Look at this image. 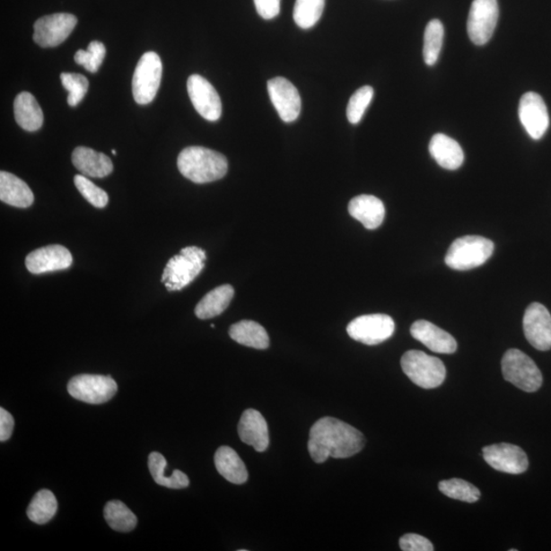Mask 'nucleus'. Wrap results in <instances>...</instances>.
Here are the masks:
<instances>
[{"label": "nucleus", "mask_w": 551, "mask_h": 551, "mask_svg": "<svg viewBox=\"0 0 551 551\" xmlns=\"http://www.w3.org/2000/svg\"><path fill=\"white\" fill-rule=\"evenodd\" d=\"M308 446L312 460L322 464L329 458L347 459L359 453L364 437L349 424L325 416L312 425Z\"/></svg>", "instance_id": "1"}, {"label": "nucleus", "mask_w": 551, "mask_h": 551, "mask_svg": "<svg viewBox=\"0 0 551 551\" xmlns=\"http://www.w3.org/2000/svg\"><path fill=\"white\" fill-rule=\"evenodd\" d=\"M178 169L197 184L220 180L228 172V161L218 152L201 146L185 148L178 156Z\"/></svg>", "instance_id": "2"}, {"label": "nucleus", "mask_w": 551, "mask_h": 551, "mask_svg": "<svg viewBox=\"0 0 551 551\" xmlns=\"http://www.w3.org/2000/svg\"><path fill=\"white\" fill-rule=\"evenodd\" d=\"M206 253L197 247L183 249L171 258L163 270L162 282L169 292H179L188 287L203 272Z\"/></svg>", "instance_id": "3"}, {"label": "nucleus", "mask_w": 551, "mask_h": 551, "mask_svg": "<svg viewBox=\"0 0 551 551\" xmlns=\"http://www.w3.org/2000/svg\"><path fill=\"white\" fill-rule=\"evenodd\" d=\"M494 250V243L485 237H460L450 245L446 253L445 264L457 271L472 270L485 264Z\"/></svg>", "instance_id": "4"}, {"label": "nucleus", "mask_w": 551, "mask_h": 551, "mask_svg": "<svg viewBox=\"0 0 551 551\" xmlns=\"http://www.w3.org/2000/svg\"><path fill=\"white\" fill-rule=\"evenodd\" d=\"M401 368L413 383L424 389L441 386L446 377V369L438 357L420 351H408L401 357Z\"/></svg>", "instance_id": "5"}, {"label": "nucleus", "mask_w": 551, "mask_h": 551, "mask_svg": "<svg viewBox=\"0 0 551 551\" xmlns=\"http://www.w3.org/2000/svg\"><path fill=\"white\" fill-rule=\"evenodd\" d=\"M502 369L504 380L520 390L535 392L542 385V374L538 364L519 349H509L504 354Z\"/></svg>", "instance_id": "6"}, {"label": "nucleus", "mask_w": 551, "mask_h": 551, "mask_svg": "<svg viewBox=\"0 0 551 551\" xmlns=\"http://www.w3.org/2000/svg\"><path fill=\"white\" fill-rule=\"evenodd\" d=\"M162 73L161 57L148 51L139 59L132 81L133 98L138 104L151 103L158 94Z\"/></svg>", "instance_id": "7"}, {"label": "nucleus", "mask_w": 551, "mask_h": 551, "mask_svg": "<svg viewBox=\"0 0 551 551\" xmlns=\"http://www.w3.org/2000/svg\"><path fill=\"white\" fill-rule=\"evenodd\" d=\"M71 397L91 405H101L114 398L118 385L110 376L78 375L70 380Z\"/></svg>", "instance_id": "8"}, {"label": "nucleus", "mask_w": 551, "mask_h": 551, "mask_svg": "<svg viewBox=\"0 0 551 551\" xmlns=\"http://www.w3.org/2000/svg\"><path fill=\"white\" fill-rule=\"evenodd\" d=\"M346 330L354 340L367 345H377L392 337L396 324L387 315H366L354 319Z\"/></svg>", "instance_id": "9"}, {"label": "nucleus", "mask_w": 551, "mask_h": 551, "mask_svg": "<svg viewBox=\"0 0 551 551\" xmlns=\"http://www.w3.org/2000/svg\"><path fill=\"white\" fill-rule=\"evenodd\" d=\"M497 0H474L468 19V34L476 46H484L493 37L498 21Z\"/></svg>", "instance_id": "10"}, {"label": "nucleus", "mask_w": 551, "mask_h": 551, "mask_svg": "<svg viewBox=\"0 0 551 551\" xmlns=\"http://www.w3.org/2000/svg\"><path fill=\"white\" fill-rule=\"evenodd\" d=\"M78 20L71 13H54L37 20L34 41L41 48H56L62 44L75 29Z\"/></svg>", "instance_id": "11"}, {"label": "nucleus", "mask_w": 551, "mask_h": 551, "mask_svg": "<svg viewBox=\"0 0 551 551\" xmlns=\"http://www.w3.org/2000/svg\"><path fill=\"white\" fill-rule=\"evenodd\" d=\"M482 453L486 463L496 471L519 475L528 470L527 454L517 445L510 443L493 444L485 446Z\"/></svg>", "instance_id": "12"}, {"label": "nucleus", "mask_w": 551, "mask_h": 551, "mask_svg": "<svg viewBox=\"0 0 551 551\" xmlns=\"http://www.w3.org/2000/svg\"><path fill=\"white\" fill-rule=\"evenodd\" d=\"M524 333L529 344L541 352L551 348V315L538 302L529 305L523 319Z\"/></svg>", "instance_id": "13"}, {"label": "nucleus", "mask_w": 551, "mask_h": 551, "mask_svg": "<svg viewBox=\"0 0 551 551\" xmlns=\"http://www.w3.org/2000/svg\"><path fill=\"white\" fill-rule=\"evenodd\" d=\"M267 92L283 122L292 123L300 117L302 99L292 82L282 77L273 78L267 82Z\"/></svg>", "instance_id": "14"}, {"label": "nucleus", "mask_w": 551, "mask_h": 551, "mask_svg": "<svg viewBox=\"0 0 551 551\" xmlns=\"http://www.w3.org/2000/svg\"><path fill=\"white\" fill-rule=\"evenodd\" d=\"M189 98L197 113L210 122L222 116V101L214 86L204 77L192 75L188 81Z\"/></svg>", "instance_id": "15"}, {"label": "nucleus", "mask_w": 551, "mask_h": 551, "mask_svg": "<svg viewBox=\"0 0 551 551\" xmlns=\"http://www.w3.org/2000/svg\"><path fill=\"white\" fill-rule=\"evenodd\" d=\"M520 121L534 140L545 136L549 126V116L545 101L535 92H527L519 104Z\"/></svg>", "instance_id": "16"}, {"label": "nucleus", "mask_w": 551, "mask_h": 551, "mask_svg": "<svg viewBox=\"0 0 551 551\" xmlns=\"http://www.w3.org/2000/svg\"><path fill=\"white\" fill-rule=\"evenodd\" d=\"M72 263L69 249L58 244L36 249L26 258L27 270L34 275L66 270Z\"/></svg>", "instance_id": "17"}, {"label": "nucleus", "mask_w": 551, "mask_h": 551, "mask_svg": "<svg viewBox=\"0 0 551 551\" xmlns=\"http://www.w3.org/2000/svg\"><path fill=\"white\" fill-rule=\"evenodd\" d=\"M411 334L432 352L445 354L457 352V340L450 333L425 319L415 322L411 327Z\"/></svg>", "instance_id": "18"}, {"label": "nucleus", "mask_w": 551, "mask_h": 551, "mask_svg": "<svg viewBox=\"0 0 551 551\" xmlns=\"http://www.w3.org/2000/svg\"><path fill=\"white\" fill-rule=\"evenodd\" d=\"M238 434L242 442L251 445L258 452H264L269 448L267 424L263 415L256 409L249 408L242 414Z\"/></svg>", "instance_id": "19"}, {"label": "nucleus", "mask_w": 551, "mask_h": 551, "mask_svg": "<svg viewBox=\"0 0 551 551\" xmlns=\"http://www.w3.org/2000/svg\"><path fill=\"white\" fill-rule=\"evenodd\" d=\"M72 162L82 175L86 177H107L114 170L113 162L108 155L85 146L75 148L72 154Z\"/></svg>", "instance_id": "20"}, {"label": "nucleus", "mask_w": 551, "mask_h": 551, "mask_svg": "<svg viewBox=\"0 0 551 551\" xmlns=\"http://www.w3.org/2000/svg\"><path fill=\"white\" fill-rule=\"evenodd\" d=\"M348 212L352 217L360 221L364 228L375 230L382 225L385 218V206L381 200L373 196L363 195L351 200Z\"/></svg>", "instance_id": "21"}, {"label": "nucleus", "mask_w": 551, "mask_h": 551, "mask_svg": "<svg viewBox=\"0 0 551 551\" xmlns=\"http://www.w3.org/2000/svg\"><path fill=\"white\" fill-rule=\"evenodd\" d=\"M429 152L438 165L445 170H458L465 160L463 148L456 140L442 133L432 137Z\"/></svg>", "instance_id": "22"}, {"label": "nucleus", "mask_w": 551, "mask_h": 551, "mask_svg": "<svg viewBox=\"0 0 551 551\" xmlns=\"http://www.w3.org/2000/svg\"><path fill=\"white\" fill-rule=\"evenodd\" d=\"M0 200L14 207L27 208L34 203V195L20 178L2 171L0 173Z\"/></svg>", "instance_id": "23"}, {"label": "nucleus", "mask_w": 551, "mask_h": 551, "mask_svg": "<svg viewBox=\"0 0 551 551\" xmlns=\"http://www.w3.org/2000/svg\"><path fill=\"white\" fill-rule=\"evenodd\" d=\"M14 118L21 128L29 132L39 130L43 125V111L31 93H20L13 103Z\"/></svg>", "instance_id": "24"}, {"label": "nucleus", "mask_w": 551, "mask_h": 551, "mask_svg": "<svg viewBox=\"0 0 551 551\" xmlns=\"http://www.w3.org/2000/svg\"><path fill=\"white\" fill-rule=\"evenodd\" d=\"M214 465L224 478L237 485L248 481L249 472L238 453L229 448L221 446L214 454Z\"/></svg>", "instance_id": "25"}, {"label": "nucleus", "mask_w": 551, "mask_h": 551, "mask_svg": "<svg viewBox=\"0 0 551 551\" xmlns=\"http://www.w3.org/2000/svg\"><path fill=\"white\" fill-rule=\"evenodd\" d=\"M234 297V288L229 284L222 285L205 295L196 308V315L200 319L218 317L226 310Z\"/></svg>", "instance_id": "26"}, {"label": "nucleus", "mask_w": 551, "mask_h": 551, "mask_svg": "<svg viewBox=\"0 0 551 551\" xmlns=\"http://www.w3.org/2000/svg\"><path fill=\"white\" fill-rule=\"evenodd\" d=\"M230 337L237 344L256 349H267L270 345L269 335L257 322L241 321L231 326Z\"/></svg>", "instance_id": "27"}, {"label": "nucleus", "mask_w": 551, "mask_h": 551, "mask_svg": "<svg viewBox=\"0 0 551 551\" xmlns=\"http://www.w3.org/2000/svg\"><path fill=\"white\" fill-rule=\"evenodd\" d=\"M148 468L156 484L171 489H182L189 486L188 475L176 470L170 477L166 476L167 460L160 452H152L148 458Z\"/></svg>", "instance_id": "28"}, {"label": "nucleus", "mask_w": 551, "mask_h": 551, "mask_svg": "<svg viewBox=\"0 0 551 551\" xmlns=\"http://www.w3.org/2000/svg\"><path fill=\"white\" fill-rule=\"evenodd\" d=\"M57 511V502L55 494L48 489H42L30 503L27 516L32 522L43 525L48 523L56 516Z\"/></svg>", "instance_id": "29"}, {"label": "nucleus", "mask_w": 551, "mask_h": 551, "mask_svg": "<svg viewBox=\"0 0 551 551\" xmlns=\"http://www.w3.org/2000/svg\"><path fill=\"white\" fill-rule=\"evenodd\" d=\"M104 519L111 529L118 532H130L137 526V518L120 501L109 502L104 506Z\"/></svg>", "instance_id": "30"}, {"label": "nucleus", "mask_w": 551, "mask_h": 551, "mask_svg": "<svg viewBox=\"0 0 551 551\" xmlns=\"http://www.w3.org/2000/svg\"><path fill=\"white\" fill-rule=\"evenodd\" d=\"M444 39V27L441 21L429 22L424 35L423 57L428 66H434L441 56Z\"/></svg>", "instance_id": "31"}, {"label": "nucleus", "mask_w": 551, "mask_h": 551, "mask_svg": "<svg viewBox=\"0 0 551 551\" xmlns=\"http://www.w3.org/2000/svg\"><path fill=\"white\" fill-rule=\"evenodd\" d=\"M326 0H296L293 19L302 29L314 27L321 19Z\"/></svg>", "instance_id": "32"}, {"label": "nucleus", "mask_w": 551, "mask_h": 551, "mask_svg": "<svg viewBox=\"0 0 551 551\" xmlns=\"http://www.w3.org/2000/svg\"><path fill=\"white\" fill-rule=\"evenodd\" d=\"M438 487L444 495L452 498V500H458L468 503L478 502L481 496L478 488L474 486L473 484L461 479L442 481L439 483Z\"/></svg>", "instance_id": "33"}, {"label": "nucleus", "mask_w": 551, "mask_h": 551, "mask_svg": "<svg viewBox=\"0 0 551 551\" xmlns=\"http://www.w3.org/2000/svg\"><path fill=\"white\" fill-rule=\"evenodd\" d=\"M374 98V89L371 86H363L356 91L349 100L346 116L349 123L359 124L366 109Z\"/></svg>", "instance_id": "34"}, {"label": "nucleus", "mask_w": 551, "mask_h": 551, "mask_svg": "<svg viewBox=\"0 0 551 551\" xmlns=\"http://www.w3.org/2000/svg\"><path fill=\"white\" fill-rule=\"evenodd\" d=\"M106 48L100 41H92L89 44L87 50L80 49L76 52L75 62L83 66L91 73L99 71L106 57Z\"/></svg>", "instance_id": "35"}, {"label": "nucleus", "mask_w": 551, "mask_h": 551, "mask_svg": "<svg viewBox=\"0 0 551 551\" xmlns=\"http://www.w3.org/2000/svg\"><path fill=\"white\" fill-rule=\"evenodd\" d=\"M61 81L65 89L69 92V106L73 108L78 106L88 92V80L81 74L63 73Z\"/></svg>", "instance_id": "36"}, {"label": "nucleus", "mask_w": 551, "mask_h": 551, "mask_svg": "<svg viewBox=\"0 0 551 551\" xmlns=\"http://www.w3.org/2000/svg\"><path fill=\"white\" fill-rule=\"evenodd\" d=\"M74 182H75L77 189L89 204L98 208L107 206L109 204L108 193L98 188V186L89 180L86 176L76 175L75 178H74Z\"/></svg>", "instance_id": "37"}, {"label": "nucleus", "mask_w": 551, "mask_h": 551, "mask_svg": "<svg viewBox=\"0 0 551 551\" xmlns=\"http://www.w3.org/2000/svg\"><path fill=\"white\" fill-rule=\"evenodd\" d=\"M399 547L404 551H433L434 547L429 539L419 534H406L399 540Z\"/></svg>", "instance_id": "38"}, {"label": "nucleus", "mask_w": 551, "mask_h": 551, "mask_svg": "<svg viewBox=\"0 0 551 551\" xmlns=\"http://www.w3.org/2000/svg\"><path fill=\"white\" fill-rule=\"evenodd\" d=\"M258 13L265 20H272L280 13L281 0H255Z\"/></svg>", "instance_id": "39"}, {"label": "nucleus", "mask_w": 551, "mask_h": 551, "mask_svg": "<svg viewBox=\"0 0 551 551\" xmlns=\"http://www.w3.org/2000/svg\"><path fill=\"white\" fill-rule=\"evenodd\" d=\"M13 415L4 408H0V442L9 441L13 434Z\"/></svg>", "instance_id": "40"}, {"label": "nucleus", "mask_w": 551, "mask_h": 551, "mask_svg": "<svg viewBox=\"0 0 551 551\" xmlns=\"http://www.w3.org/2000/svg\"><path fill=\"white\" fill-rule=\"evenodd\" d=\"M111 153H113L114 155L117 154V152L115 150L111 151Z\"/></svg>", "instance_id": "41"}]
</instances>
